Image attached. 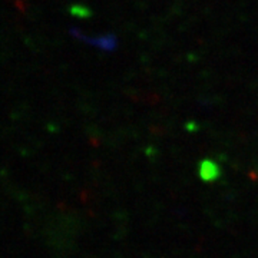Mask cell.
<instances>
[{"instance_id": "obj_1", "label": "cell", "mask_w": 258, "mask_h": 258, "mask_svg": "<svg viewBox=\"0 0 258 258\" xmlns=\"http://www.w3.org/2000/svg\"><path fill=\"white\" fill-rule=\"evenodd\" d=\"M218 168L217 165L211 162V161H204L201 162V165H200V175L203 179L205 181H211V179H215L217 175H218Z\"/></svg>"}]
</instances>
